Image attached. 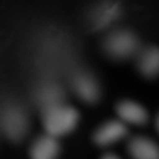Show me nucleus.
Here are the masks:
<instances>
[{"label": "nucleus", "mask_w": 159, "mask_h": 159, "mask_svg": "<svg viewBox=\"0 0 159 159\" xmlns=\"http://www.w3.org/2000/svg\"><path fill=\"white\" fill-rule=\"evenodd\" d=\"M80 115L77 109L65 105H56L46 109L43 116V124L47 131V136L59 137L65 136L75 128L78 124Z\"/></svg>", "instance_id": "f257e3e1"}, {"label": "nucleus", "mask_w": 159, "mask_h": 159, "mask_svg": "<svg viewBox=\"0 0 159 159\" xmlns=\"http://www.w3.org/2000/svg\"><path fill=\"white\" fill-rule=\"evenodd\" d=\"M0 127L11 140L19 142L27 133L28 119L21 108L7 105L0 109Z\"/></svg>", "instance_id": "f03ea898"}, {"label": "nucleus", "mask_w": 159, "mask_h": 159, "mask_svg": "<svg viewBox=\"0 0 159 159\" xmlns=\"http://www.w3.org/2000/svg\"><path fill=\"white\" fill-rule=\"evenodd\" d=\"M105 47H106V52L111 56L124 59V57L130 56L131 53L137 49V39L131 33L119 31V33L112 34L106 40Z\"/></svg>", "instance_id": "7ed1b4c3"}, {"label": "nucleus", "mask_w": 159, "mask_h": 159, "mask_svg": "<svg viewBox=\"0 0 159 159\" xmlns=\"http://www.w3.org/2000/svg\"><path fill=\"white\" fill-rule=\"evenodd\" d=\"M125 134H127V127L121 121H109L97 128L93 140L99 146H108L121 140Z\"/></svg>", "instance_id": "20e7f679"}, {"label": "nucleus", "mask_w": 159, "mask_h": 159, "mask_svg": "<svg viewBox=\"0 0 159 159\" xmlns=\"http://www.w3.org/2000/svg\"><path fill=\"white\" fill-rule=\"evenodd\" d=\"M74 89L84 102L87 103H94L99 100L100 97V90H99V84L96 80L93 78L90 74H78L74 78Z\"/></svg>", "instance_id": "39448f33"}, {"label": "nucleus", "mask_w": 159, "mask_h": 159, "mask_svg": "<svg viewBox=\"0 0 159 159\" xmlns=\"http://www.w3.org/2000/svg\"><path fill=\"white\" fill-rule=\"evenodd\" d=\"M61 152V146L55 137L41 136L39 137L30 150L31 159H57Z\"/></svg>", "instance_id": "423d86ee"}, {"label": "nucleus", "mask_w": 159, "mask_h": 159, "mask_svg": "<svg viewBox=\"0 0 159 159\" xmlns=\"http://www.w3.org/2000/svg\"><path fill=\"white\" fill-rule=\"evenodd\" d=\"M116 114L119 118L130 122V124L142 125L146 124L148 121V112L146 109L140 106L136 102H130V100H122L116 105Z\"/></svg>", "instance_id": "0eeeda50"}, {"label": "nucleus", "mask_w": 159, "mask_h": 159, "mask_svg": "<svg viewBox=\"0 0 159 159\" xmlns=\"http://www.w3.org/2000/svg\"><path fill=\"white\" fill-rule=\"evenodd\" d=\"M128 152L133 159H159L158 146L144 137L133 139L128 144Z\"/></svg>", "instance_id": "6e6552de"}, {"label": "nucleus", "mask_w": 159, "mask_h": 159, "mask_svg": "<svg viewBox=\"0 0 159 159\" xmlns=\"http://www.w3.org/2000/svg\"><path fill=\"white\" fill-rule=\"evenodd\" d=\"M158 49H148L144 52L139 61V68L142 71L143 75H146L149 78H153L158 75Z\"/></svg>", "instance_id": "1a4fd4ad"}, {"label": "nucleus", "mask_w": 159, "mask_h": 159, "mask_svg": "<svg viewBox=\"0 0 159 159\" xmlns=\"http://www.w3.org/2000/svg\"><path fill=\"white\" fill-rule=\"evenodd\" d=\"M119 15V6L116 3H103L99 9L96 11V27H105L109 22H112L115 18Z\"/></svg>", "instance_id": "9d476101"}, {"label": "nucleus", "mask_w": 159, "mask_h": 159, "mask_svg": "<svg viewBox=\"0 0 159 159\" xmlns=\"http://www.w3.org/2000/svg\"><path fill=\"white\" fill-rule=\"evenodd\" d=\"M37 97H39V102L44 106V109H49L57 105V100H61V97H62V91L56 85H44L39 91Z\"/></svg>", "instance_id": "9b49d317"}, {"label": "nucleus", "mask_w": 159, "mask_h": 159, "mask_svg": "<svg viewBox=\"0 0 159 159\" xmlns=\"http://www.w3.org/2000/svg\"><path fill=\"white\" fill-rule=\"evenodd\" d=\"M102 159H119L118 156H115L114 153H106V155H103Z\"/></svg>", "instance_id": "f8f14e48"}]
</instances>
